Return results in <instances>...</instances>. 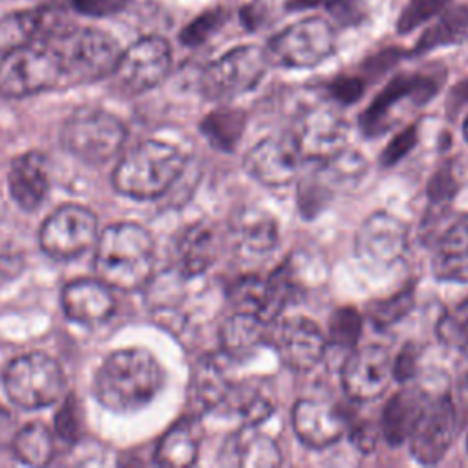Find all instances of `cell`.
<instances>
[{
    "instance_id": "cell-20",
    "label": "cell",
    "mask_w": 468,
    "mask_h": 468,
    "mask_svg": "<svg viewBox=\"0 0 468 468\" xmlns=\"http://www.w3.org/2000/svg\"><path fill=\"white\" fill-rule=\"evenodd\" d=\"M437 90V84L430 77L422 75H400L395 77L362 113V130L366 135H380L391 126V112L400 101H413L422 104Z\"/></svg>"
},
{
    "instance_id": "cell-49",
    "label": "cell",
    "mask_w": 468,
    "mask_h": 468,
    "mask_svg": "<svg viewBox=\"0 0 468 468\" xmlns=\"http://www.w3.org/2000/svg\"><path fill=\"white\" fill-rule=\"evenodd\" d=\"M453 97L461 102H466L468 101V79H464L463 82H459L455 88H453Z\"/></svg>"
},
{
    "instance_id": "cell-45",
    "label": "cell",
    "mask_w": 468,
    "mask_h": 468,
    "mask_svg": "<svg viewBox=\"0 0 468 468\" xmlns=\"http://www.w3.org/2000/svg\"><path fill=\"white\" fill-rule=\"evenodd\" d=\"M415 366H417V349L411 344H408L393 362V377L400 382H406L415 375Z\"/></svg>"
},
{
    "instance_id": "cell-40",
    "label": "cell",
    "mask_w": 468,
    "mask_h": 468,
    "mask_svg": "<svg viewBox=\"0 0 468 468\" xmlns=\"http://www.w3.org/2000/svg\"><path fill=\"white\" fill-rule=\"evenodd\" d=\"M55 431L66 442H75L80 431V411L75 397H68L55 417Z\"/></svg>"
},
{
    "instance_id": "cell-19",
    "label": "cell",
    "mask_w": 468,
    "mask_h": 468,
    "mask_svg": "<svg viewBox=\"0 0 468 468\" xmlns=\"http://www.w3.org/2000/svg\"><path fill=\"white\" fill-rule=\"evenodd\" d=\"M302 155L291 135L258 141L243 159L245 172L265 186H283L298 176Z\"/></svg>"
},
{
    "instance_id": "cell-9",
    "label": "cell",
    "mask_w": 468,
    "mask_h": 468,
    "mask_svg": "<svg viewBox=\"0 0 468 468\" xmlns=\"http://www.w3.org/2000/svg\"><path fill=\"white\" fill-rule=\"evenodd\" d=\"M336 38L329 22L322 18H305L276 33L267 48L269 62L285 68H313L329 58Z\"/></svg>"
},
{
    "instance_id": "cell-8",
    "label": "cell",
    "mask_w": 468,
    "mask_h": 468,
    "mask_svg": "<svg viewBox=\"0 0 468 468\" xmlns=\"http://www.w3.org/2000/svg\"><path fill=\"white\" fill-rule=\"evenodd\" d=\"M269 64L265 49L238 46L205 68L199 80L201 91L214 101L234 99L256 88Z\"/></svg>"
},
{
    "instance_id": "cell-30",
    "label": "cell",
    "mask_w": 468,
    "mask_h": 468,
    "mask_svg": "<svg viewBox=\"0 0 468 468\" xmlns=\"http://www.w3.org/2000/svg\"><path fill=\"white\" fill-rule=\"evenodd\" d=\"M221 408L234 413L243 426H258L274 411V395L271 388L256 378L232 382V388Z\"/></svg>"
},
{
    "instance_id": "cell-13",
    "label": "cell",
    "mask_w": 468,
    "mask_h": 468,
    "mask_svg": "<svg viewBox=\"0 0 468 468\" xmlns=\"http://www.w3.org/2000/svg\"><path fill=\"white\" fill-rule=\"evenodd\" d=\"M459 422V410L450 395L428 399L408 439L413 457L422 464L439 463L453 444L461 430Z\"/></svg>"
},
{
    "instance_id": "cell-47",
    "label": "cell",
    "mask_w": 468,
    "mask_h": 468,
    "mask_svg": "<svg viewBox=\"0 0 468 468\" xmlns=\"http://www.w3.org/2000/svg\"><path fill=\"white\" fill-rule=\"evenodd\" d=\"M15 433H16V428H15L13 415L7 410L0 408V453L11 448Z\"/></svg>"
},
{
    "instance_id": "cell-27",
    "label": "cell",
    "mask_w": 468,
    "mask_h": 468,
    "mask_svg": "<svg viewBox=\"0 0 468 468\" xmlns=\"http://www.w3.org/2000/svg\"><path fill=\"white\" fill-rule=\"evenodd\" d=\"M269 336L271 324L243 311H234L219 327L221 349L232 360L252 356L258 347L269 344Z\"/></svg>"
},
{
    "instance_id": "cell-42",
    "label": "cell",
    "mask_w": 468,
    "mask_h": 468,
    "mask_svg": "<svg viewBox=\"0 0 468 468\" xmlns=\"http://www.w3.org/2000/svg\"><path fill=\"white\" fill-rule=\"evenodd\" d=\"M132 0H71V9L84 16H112L128 7Z\"/></svg>"
},
{
    "instance_id": "cell-15",
    "label": "cell",
    "mask_w": 468,
    "mask_h": 468,
    "mask_svg": "<svg viewBox=\"0 0 468 468\" xmlns=\"http://www.w3.org/2000/svg\"><path fill=\"white\" fill-rule=\"evenodd\" d=\"M289 135L302 159L318 163L344 148L347 124L336 110L314 106L296 117Z\"/></svg>"
},
{
    "instance_id": "cell-2",
    "label": "cell",
    "mask_w": 468,
    "mask_h": 468,
    "mask_svg": "<svg viewBox=\"0 0 468 468\" xmlns=\"http://www.w3.org/2000/svg\"><path fill=\"white\" fill-rule=\"evenodd\" d=\"M154 239L150 232L130 221L108 225L95 243V272L101 282L119 291H137L154 272Z\"/></svg>"
},
{
    "instance_id": "cell-44",
    "label": "cell",
    "mask_w": 468,
    "mask_h": 468,
    "mask_svg": "<svg viewBox=\"0 0 468 468\" xmlns=\"http://www.w3.org/2000/svg\"><path fill=\"white\" fill-rule=\"evenodd\" d=\"M415 141H417L415 126H410L404 132H400L397 137H393L389 146L382 152V155H380L382 165H395L400 157H404L411 150Z\"/></svg>"
},
{
    "instance_id": "cell-43",
    "label": "cell",
    "mask_w": 468,
    "mask_h": 468,
    "mask_svg": "<svg viewBox=\"0 0 468 468\" xmlns=\"http://www.w3.org/2000/svg\"><path fill=\"white\" fill-rule=\"evenodd\" d=\"M331 97L342 104H351L364 93V82L358 77H336L329 86Z\"/></svg>"
},
{
    "instance_id": "cell-18",
    "label": "cell",
    "mask_w": 468,
    "mask_h": 468,
    "mask_svg": "<svg viewBox=\"0 0 468 468\" xmlns=\"http://www.w3.org/2000/svg\"><path fill=\"white\" fill-rule=\"evenodd\" d=\"M393 377V362L386 347H353L342 366V388L349 399L369 402L378 399Z\"/></svg>"
},
{
    "instance_id": "cell-38",
    "label": "cell",
    "mask_w": 468,
    "mask_h": 468,
    "mask_svg": "<svg viewBox=\"0 0 468 468\" xmlns=\"http://www.w3.org/2000/svg\"><path fill=\"white\" fill-rule=\"evenodd\" d=\"M229 13L223 7H216V9H208L205 13H201L199 16H196L179 35L181 42L185 46H201L203 42H207L216 31L221 29V26L227 22Z\"/></svg>"
},
{
    "instance_id": "cell-10",
    "label": "cell",
    "mask_w": 468,
    "mask_h": 468,
    "mask_svg": "<svg viewBox=\"0 0 468 468\" xmlns=\"http://www.w3.org/2000/svg\"><path fill=\"white\" fill-rule=\"evenodd\" d=\"M364 172L366 159L346 148L318 161V166L298 186V210L305 218L320 214L342 188L353 186Z\"/></svg>"
},
{
    "instance_id": "cell-24",
    "label": "cell",
    "mask_w": 468,
    "mask_h": 468,
    "mask_svg": "<svg viewBox=\"0 0 468 468\" xmlns=\"http://www.w3.org/2000/svg\"><path fill=\"white\" fill-rule=\"evenodd\" d=\"M7 186L13 201L20 208H38L49 190L48 157L38 150H31L13 159L7 176Z\"/></svg>"
},
{
    "instance_id": "cell-12",
    "label": "cell",
    "mask_w": 468,
    "mask_h": 468,
    "mask_svg": "<svg viewBox=\"0 0 468 468\" xmlns=\"http://www.w3.org/2000/svg\"><path fill=\"white\" fill-rule=\"evenodd\" d=\"M172 66V51L161 37H143L121 51L119 60L112 71L117 86L137 95L161 84Z\"/></svg>"
},
{
    "instance_id": "cell-11",
    "label": "cell",
    "mask_w": 468,
    "mask_h": 468,
    "mask_svg": "<svg viewBox=\"0 0 468 468\" xmlns=\"http://www.w3.org/2000/svg\"><path fill=\"white\" fill-rule=\"evenodd\" d=\"M97 216L82 205H62L53 210L40 229V247L53 260H73L97 243Z\"/></svg>"
},
{
    "instance_id": "cell-23",
    "label": "cell",
    "mask_w": 468,
    "mask_h": 468,
    "mask_svg": "<svg viewBox=\"0 0 468 468\" xmlns=\"http://www.w3.org/2000/svg\"><path fill=\"white\" fill-rule=\"evenodd\" d=\"M221 236L208 221H196L186 227L176 243V267L181 276L194 278L208 271L219 256Z\"/></svg>"
},
{
    "instance_id": "cell-41",
    "label": "cell",
    "mask_w": 468,
    "mask_h": 468,
    "mask_svg": "<svg viewBox=\"0 0 468 468\" xmlns=\"http://www.w3.org/2000/svg\"><path fill=\"white\" fill-rule=\"evenodd\" d=\"M457 192V181L452 174V168L450 165H444L441 170L435 172V176L430 179V185H428V196H430V201L439 207V205H444V203H450L452 197L455 196Z\"/></svg>"
},
{
    "instance_id": "cell-28",
    "label": "cell",
    "mask_w": 468,
    "mask_h": 468,
    "mask_svg": "<svg viewBox=\"0 0 468 468\" xmlns=\"http://www.w3.org/2000/svg\"><path fill=\"white\" fill-rule=\"evenodd\" d=\"M227 463H234L243 468H276L282 464V452L272 437L256 430V426H245L232 435L223 452Z\"/></svg>"
},
{
    "instance_id": "cell-25",
    "label": "cell",
    "mask_w": 468,
    "mask_h": 468,
    "mask_svg": "<svg viewBox=\"0 0 468 468\" xmlns=\"http://www.w3.org/2000/svg\"><path fill=\"white\" fill-rule=\"evenodd\" d=\"M229 356L223 355H203L190 377V402L192 406L205 413V411H214L223 406L230 388H232V378L229 375V366H227Z\"/></svg>"
},
{
    "instance_id": "cell-1",
    "label": "cell",
    "mask_w": 468,
    "mask_h": 468,
    "mask_svg": "<svg viewBox=\"0 0 468 468\" xmlns=\"http://www.w3.org/2000/svg\"><path fill=\"white\" fill-rule=\"evenodd\" d=\"M165 384L157 358L143 347L110 353L95 373L97 400L117 413H130L150 404Z\"/></svg>"
},
{
    "instance_id": "cell-22",
    "label": "cell",
    "mask_w": 468,
    "mask_h": 468,
    "mask_svg": "<svg viewBox=\"0 0 468 468\" xmlns=\"http://www.w3.org/2000/svg\"><path fill=\"white\" fill-rule=\"evenodd\" d=\"M64 314L77 324L95 325L106 322L115 313V296L112 287L97 280H75L62 289Z\"/></svg>"
},
{
    "instance_id": "cell-39",
    "label": "cell",
    "mask_w": 468,
    "mask_h": 468,
    "mask_svg": "<svg viewBox=\"0 0 468 468\" xmlns=\"http://www.w3.org/2000/svg\"><path fill=\"white\" fill-rule=\"evenodd\" d=\"M450 0H410L397 20L399 33H410L437 15Z\"/></svg>"
},
{
    "instance_id": "cell-26",
    "label": "cell",
    "mask_w": 468,
    "mask_h": 468,
    "mask_svg": "<svg viewBox=\"0 0 468 468\" xmlns=\"http://www.w3.org/2000/svg\"><path fill=\"white\" fill-rule=\"evenodd\" d=\"M431 271L442 282H468V212L453 219L437 239Z\"/></svg>"
},
{
    "instance_id": "cell-46",
    "label": "cell",
    "mask_w": 468,
    "mask_h": 468,
    "mask_svg": "<svg viewBox=\"0 0 468 468\" xmlns=\"http://www.w3.org/2000/svg\"><path fill=\"white\" fill-rule=\"evenodd\" d=\"M375 437H377V431L369 422H360V424L351 426V441L362 452H367L375 446V442H377Z\"/></svg>"
},
{
    "instance_id": "cell-32",
    "label": "cell",
    "mask_w": 468,
    "mask_h": 468,
    "mask_svg": "<svg viewBox=\"0 0 468 468\" xmlns=\"http://www.w3.org/2000/svg\"><path fill=\"white\" fill-rule=\"evenodd\" d=\"M468 40V5L446 9L415 44V53H428L442 46H455Z\"/></svg>"
},
{
    "instance_id": "cell-17",
    "label": "cell",
    "mask_w": 468,
    "mask_h": 468,
    "mask_svg": "<svg viewBox=\"0 0 468 468\" xmlns=\"http://www.w3.org/2000/svg\"><path fill=\"white\" fill-rule=\"evenodd\" d=\"M280 230L276 219L261 208H241L229 229V247L243 267L261 265L276 249Z\"/></svg>"
},
{
    "instance_id": "cell-31",
    "label": "cell",
    "mask_w": 468,
    "mask_h": 468,
    "mask_svg": "<svg viewBox=\"0 0 468 468\" xmlns=\"http://www.w3.org/2000/svg\"><path fill=\"white\" fill-rule=\"evenodd\" d=\"M199 442V424L190 417L181 419L159 439L155 448V463L170 468L190 466L197 459Z\"/></svg>"
},
{
    "instance_id": "cell-36",
    "label": "cell",
    "mask_w": 468,
    "mask_h": 468,
    "mask_svg": "<svg viewBox=\"0 0 468 468\" xmlns=\"http://www.w3.org/2000/svg\"><path fill=\"white\" fill-rule=\"evenodd\" d=\"M437 335L442 344L468 353V298L442 314Z\"/></svg>"
},
{
    "instance_id": "cell-34",
    "label": "cell",
    "mask_w": 468,
    "mask_h": 468,
    "mask_svg": "<svg viewBox=\"0 0 468 468\" xmlns=\"http://www.w3.org/2000/svg\"><path fill=\"white\" fill-rule=\"evenodd\" d=\"M245 126V115L234 108H219L210 112L203 122L201 130L208 143L221 150H232L239 141Z\"/></svg>"
},
{
    "instance_id": "cell-7",
    "label": "cell",
    "mask_w": 468,
    "mask_h": 468,
    "mask_svg": "<svg viewBox=\"0 0 468 468\" xmlns=\"http://www.w3.org/2000/svg\"><path fill=\"white\" fill-rule=\"evenodd\" d=\"M4 389L13 404L38 410L58 400L64 389V373L53 356L33 351L7 364Z\"/></svg>"
},
{
    "instance_id": "cell-35",
    "label": "cell",
    "mask_w": 468,
    "mask_h": 468,
    "mask_svg": "<svg viewBox=\"0 0 468 468\" xmlns=\"http://www.w3.org/2000/svg\"><path fill=\"white\" fill-rule=\"evenodd\" d=\"M413 303H415V292H413V287L408 285L406 289H400L399 292L388 298L371 302L367 307V316L377 329L384 331L399 324L402 318H406L413 309Z\"/></svg>"
},
{
    "instance_id": "cell-16",
    "label": "cell",
    "mask_w": 468,
    "mask_h": 468,
    "mask_svg": "<svg viewBox=\"0 0 468 468\" xmlns=\"http://www.w3.org/2000/svg\"><path fill=\"white\" fill-rule=\"evenodd\" d=\"M269 344L274 346L280 360L287 367L294 371H307L324 358L327 336L316 322L294 316L280 324H271Z\"/></svg>"
},
{
    "instance_id": "cell-5",
    "label": "cell",
    "mask_w": 468,
    "mask_h": 468,
    "mask_svg": "<svg viewBox=\"0 0 468 468\" xmlns=\"http://www.w3.org/2000/svg\"><path fill=\"white\" fill-rule=\"evenodd\" d=\"M51 90H64V73L57 53L48 42H29L2 53V97L22 99Z\"/></svg>"
},
{
    "instance_id": "cell-6",
    "label": "cell",
    "mask_w": 468,
    "mask_h": 468,
    "mask_svg": "<svg viewBox=\"0 0 468 468\" xmlns=\"http://www.w3.org/2000/svg\"><path fill=\"white\" fill-rule=\"evenodd\" d=\"M126 141V126L101 108H79L62 124L60 143L86 163H106L115 157Z\"/></svg>"
},
{
    "instance_id": "cell-37",
    "label": "cell",
    "mask_w": 468,
    "mask_h": 468,
    "mask_svg": "<svg viewBox=\"0 0 468 468\" xmlns=\"http://www.w3.org/2000/svg\"><path fill=\"white\" fill-rule=\"evenodd\" d=\"M362 331V316L358 311L351 307H342L338 309L329 322V331H327V344L344 347V349H353L358 342Z\"/></svg>"
},
{
    "instance_id": "cell-50",
    "label": "cell",
    "mask_w": 468,
    "mask_h": 468,
    "mask_svg": "<svg viewBox=\"0 0 468 468\" xmlns=\"http://www.w3.org/2000/svg\"><path fill=\"white\" fill-rule=\"evenodd\" d=\"M463 135H464V141L468 143V115L463 121Z\"/></svg>"
},
{
    "instance_id": "cell-3",
    "label": "cell",
    "mask_w": 468,
    "mask_h": 468,
    "mask_svg": "<svg viewBox=\"0 0 468 468\" xmlns=\"http://www.w3.org/2000/svg\"><path fill=\"white\" fill-rule=\"evenodd\" d=\"M183 168L185 155L177 146L148 139L121 157L113 170V186L133 199H155L177 181Z\"/></svg>"
},
{
    "instance_id": "cell-48",
    "label": "cell",
    "mask_w": 468,
    "mask_h": 468,
    "mask_svg": "<svg viewBox=\"0 0 468 468\" xmlns=\"http://www.w3.org/2000/svg\"><path fill=\"white\" fill-rule=\"evenodd\" d=\"M336 2L338 0H285V7L289 11H303V9H313L320 5H331Z\"/></svg>"
},
{
    "instance_id": "cell-29",
    "label": "cell",
    "mask_w": 468,
    "mask_h": 468,
    "mask_svg": "<svg viewBox=\"0 0 468 468\" xmlns=\"http://www.w3.org/2000/svg\"><path fill=\"white\" fill-rule=\"evenodd\" d=\"M426 402L428 395L415 388L395 393L382 411L380 430L384 433V439L393 446L408 441Z\"/></svg>"
},
{
    "instance_id": "cell-14",
    "label": "cell",
    "mask_w": 468,
    "mask_h": 468,
    "mask_svg": "<svg viewBox=\"0 0 468 468\" xmlns=\"http://www.w3.org/2000/svg\"><path fill=\"white\" fill-rule=\"evenodd\" d=\"M408 249V227L397 216L378 210L364 219L355 236V254L369 269H388Z\"/></svg>"
},
{
    "instance_id": "cell-21",
    "label": "cell",
    "mask_w": 468,
    "mask_h": 468,
    "mask_svg": "<svg viewBox=\"0 0 468 468\" xmlns=\"http://www.w3.org/2000/svg\"><path fill=\"white\" fill-rule=\"evenodd\" d=\"M296 437L311 448L335 444L346 431L347 420L333 404L318 399H300L292 408Z\"/></svg>"
},
{
    "instance_id": "cell-4",
    "label": "cell",
    "mask_w": 468,
    "mask_h": 468,
    "mask_svg": "<svg viewBox=\"0 0 468 468\" xmlns=\"http://www.w3.org/2000/svg\"><path fill=\"white\" fill-rule=\"evenodd\" d=\"M44 42L53 48L60 60L64 88L90 84L112 75L122 51L110 33L80 27L75 22Z\"/></svg>"
},
{
    "instance_id": "cell-33",
    "label": "cell",
    "mask_w": 468,
    "mask_h": 468,
    "mask_svg": "<svg viewBox=\"0 0 468 468\" xmlns=\"http://www.w3.org/2000/svg\"><path fill=\"white\" fill-rule=\"evenodd\" d=\"M11 450L22 464L44 466L55 455V437L48 426L29 422L16 430Z\"/></svg>"
}]
</instances>
